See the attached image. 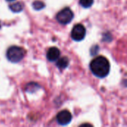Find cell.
<instances>
[{"instance_id":"obj_11","label":"cell","mask_w":127,"mask_h":127,"mask_svg":"<svg viewBox=\"0 0 127 127\" xmlns=\"http://www.w3.org/2000/svg\"><path fill=\"white\" fill-rule=\"evenodd\" d=\"M94 0H80V4L85 8H89L93 4Z\"/></svg>"},{"instance_id":"obj_8","label":"cell","mask_w":127,"mask_h":127,"mask_svg":"<svg viewBox=\"0 0 127 127\" xmlns=\"http://www.w3.org/2000/svg\"><path fill=\"white\" fill-rule=\"evenodd\" d=\"M9 7L13 13H19L23 10V4L21 2H15L10 4Z\"/></svg>"},{"instance_id":"obj_13","label":"cell","mask_w":127,"mask_h":127,"mask_svg":"<svg viewBox=\"0 0 127 127\" xmlns=\"http://www.w3.org/2000/svg\"><path fill=\"white\" fill-rule=\"evenodd\" d=\"M0 28H1V22H0Z\"/></svg>"},{"instance_id":"obj_1","label":"cell","mask_w":127,"mask_h":127,"mask_svg":"<svg viewBox=\"0 0 127 127\" xmlns=\"http://www.w3.org/2000/svg\"><path fill=\"white\" fill-rule=\"evenodd\" d=\"M92 72L97 77L103 78L106 77L110 71V64L109 60L102 56L95 58L90 64Z\"/></svg>"},{"instance_id":"obj_5","label":"cell","mask_w":127,"mask_h":127,"mask_svg":"<svg viewBox=\"0 0 127 127\" xmlns=\"http://www.w3.org/2000/svg\"><path fill=\"white\" fill-rule=\"evenodd\" d=\"M71 114L68 110H63L60 112L57 115V121L59 124L65 126L68 124L71 121Z\"/></svg>"},{"instance_id":"obj_2","label":"cell","mask_w":127,"mask_h":127,"mask_svg":"<svg viewBox=\"0 0 127 127\" xmlns=\"http://www.w3.org/2000/svg\"><path fill=\"white\" fill-rule=\"evenodd\" d=\"M25 55V51L19 46H11L10 47L6 53V57L7 60L11 63H19L20 62Z\"/></svg>"},{"instance_id":"obj_12","label":"cell","mask_w":127,"mask_h":127,"mask_svg":"<svg viewBox=\"0 0 127 127\" xmlns=\"http://www.w3.org/2000/svg\"><path fill=\"white\" fill-rule=\"evenodd\" d=\"M7 1H15V0H7Z\"/></svg>"},{"instance_id":"obj_7","label":"cell","mask_w":127,"mask_h":127,"mask_svg":"<svg viewBox=\"0 0 127 127\" xmlns=\"http://www.w3.org/2000/svg\"><path fill=\"white\" fill-rule=\"evenodd\" d=\"M69 64V60L66 57H63L57 60V66L60 69H65Z\"/></svg>"},{"instance_id":"obj_6","label":"cell","mask_w":127,"mask_h":127,"mask_svg":"<svg viewBox=\"0 0 127 127\" xmlns=\"http://www.w3.org/2000/svg\"><path fill=\"white\" fill-rule=\"evenodd\" d=\"M47 59L51 62H55L57 61L60 56V50L56 47H51L48 49L47 52Z\"/></svg>"},{"instance_id":"obj_4","label":"cell","mask_w":127,"mask_h":127,"mask_svg":"<svg viewBox=\"0 0 127 127\" xmlns=\"http://www.w3.org/2000/svg\"><path fill=\"white\" fill-rule=\"evenodd\" d=\"M86 36V28L81 24L76 25L71 31V37L75 41H81Z\"/></svg>"},{"instance_id":"obj_3","label":"cell","mask_w":127,"mask_h":127,"mask_svg":"<svg viewBox=\"0 0 127 127\" xmlns=\"http://www.w3.org/2000/svg\"><path fill=\"white\" fill-rule=\"evenodd\" d=\"M74 17V13L68 7H65L60 10L57 15V20L63 25L68 24L71 22Z\"/></svg>"},{"instance_id":"obj_9","label":"cell","mask_w":127,"mask_h":127,"mask_svg":"<svg viewBox=\"0 0 127 127\" xmlns=\"http://www.w3.org/2000/svg\"><path fill=\"white\" fill-rule=\"evenodd\" d=\"M33 5V7L34 10H42L45 7V4H44V2H42V1H39V0H36V1H34L32 4Z\"/></svg>"},{"instance_id":"obj_10","label":"cell","mask_w":127,"mask_h":127,"mask_svg":"<svg viewBox=\"0 0 127 127\" xmlns=\"http://www.w3.org/2000/svg\"><path fill=\"white\" fill-rule=\"evenodd\" d=\"M39 88V86L38 84H36L35 83H31L28 84V86L26 87V90L28 92H33L36 91V89Z\"/></svg>"}]
</instances>
